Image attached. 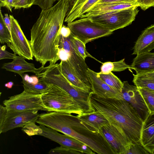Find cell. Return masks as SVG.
Returning a JSON list of instances; mask_svg holds the SVG:
<instances>
[{
  "mask_svg": "<svg viewBox=\"0 0 154 154\" xmlns=\"http://www.w3.org/2000/svg\"><path fill=\"white\" fill-rule=\"evenodd\" d=\"M69 6V0H60L52 7L42 10L31 29L29 41L35 60L44 67L60 60V30Z\"/></svg>",
  "mask_w": 154,
  "mask_h": 154,
  "instance_id": "1",
  "label": "cell"
},
{
  "mask_svg": "<svg viewBox=\"0 0 154 154\" xmlns=\"http://www.w3.org/2000/svg\"><path fill=\"white\" fill-rule=\"evenodd\" d=\"M36 123L71 137L86 145L98 154H113L111 147L100 132L88 129L76 116L49 112L39 115Z\"/></svg>",
  "mask_w": 154,
  "mask_h": 154,
  "instance_id": "2",
  "label": "cell"
},
{
  "mask_svg": "<svg viewBox=\"0 0 154 154\" xmlns=\"http://www.w3.org/2000/svg\"><path fill=\"white\" fill-rule=\"evenodd\" d=\"M90 103L93 111L100 112L109 123L120 128L131 143L140 142L143 121L129 103L123 99L103 98L93 93Z\"/></svg>",
  "mask_w": 154,
  "mask_h": 154,
  "instance_id": "3",
  "label": "cell"
},
{
  "mask_svg": "<svg viewBox=\"0 0 154 154\" xmlns=\"http://www.w3.org/2000/svg\"><path fill=\"white\" fill-rule=\"evenodd\" d=\"M37 76L40 80L58 85L65 90L81 106L85 113L93 112L90 103L92 92H87L72 85L62 73L59 63L49 64Z\"/></svg>",
  "mask_w": 154,
  "mask_h": 154,
  "instance_id": "4",
  "label": "cell"
},
{
  "mask_svg": "<svg viewBox=\"0 0 154 154\" xmlns=\"http://www.w3.org/2000/svg\"><path fill=\"white\" fill-rule=\"evenodd\" d=\"M51 84V88L42 94L46 111L74 114L85 113L81 106L69 93L60 86Z\"/></svg>",
  "mask_w": 154,
  "mask_h": 154,
  "instance_id": "5",
  "label": "cell"
},
{
  "mask_svg": "<svg viewBox=\"0 0 154 154\" xmlns=\"http://www.w3.org/2000/svg\"><path fill=\"white\" fill-rule=\"evenodd\" d=\"M71 33L85 45L89 42L112 34L113 32L88 17L67 23Z\"/></svg>",
  "mask_w": 154,
  "mask_h": 154,
  "instance_id": "6",
  "label": "cell"
},
{
  "mask_svg": "<svg viewBox=\"0 0 154 154\" xmlns=\"http://www.w3.org/2000/svg\"><path fill=\"white\" fill-rule=\"evenodd\" d=\"M38 110L18 111L0 106V134L36 122Z\"/></svg>",
  "mask_w": 154,
  "mask_h": 154,
  "instance_id": "7",
  "label": "cell"
},
{
  "mask_svg": "<svg viewBox=\"0 0 154 154\" xmlns=\"http://www.w3.org/2000/svg\"><path fill=\"white\" fill-rule=\"evenodd\" d=\"M137 7L105 12L88 17L113 32L131 24L139 11Z\"/></svg>",
  "mask_w": 154,
  "mask_h": 154,
  "instance_id": "8",
  "label": "cell"
},
{
  "mask_svg": "<svg viewBox=\"0 0 154 154\" xmlns=\"http://www.w3.org/2000/svg\"><path fill=\"white\" fill-rule=\"evenodd\" d=\"M42 94L23 91L21 93L4 100L3 104L8 109L18 111L44 110L45 107L42 102Z\"/></svg>",
  "mask_w": 154,
  "mask_h": 154,
  "instance_id": "9",
  "label": "cell"
},
{
  "mask_svg": "<svg viewBox=\"0 0 154 154\" xmlns=\"http://www.w3.org/2000/svg\"><path fill=\"white\" fill-rule=\"evenodd\" d=\"M36 135L43 136L59 143L60 146L77 150L81 154L96 153L86 145L78 140L44 126H38Z\"/></svg>",
  "mask_w": 154,
  "mask_h": 154,
  "instance_id": "10",
  "label": "cell"
},
{
  "mask_svg": "<svg viewBox=\"0 0 154 154\" xmlns=\"http://www.w3.org/2000/svg\"><path fill=\"white\" fill-rule=\"evenodd\" d=\"M59 47L63 48L68 53L69 58L67 61L70 66L80 79L92 90L88 72L89 68L85 60L76 52L69 37L65 38L60 35Z\"/></svg>",
  "mask_w": 154,
  "mask_h": 154,
  "instance_id": "11",
  "label": "cell"
},
{
  "mask_svg": "<svg viewBox=\"0 0 154 154\" xmlns=\"http://www.w3.org/2000/svg\"><path fill=\"white\" fill-rule=\"evenodd\" d=\"M11 27V41L8 46L14 53L28 60H33L32 54L29 41L23 32L18 23L12 15H10Z\"/></svg>",
  "mask_w": 154,
  "mask_h": 154,
  "instance_id": "12",
  "label": "cell"
},
{
  "mask_svg": "<svg viewBox=\"0 0 154 154\" xmlns=\"http://www.w3.org/2000/svg\"><path fill=\"white\" fill-rule=\"evenodd\" d=\"M100 132L110 145L113 154H124L131 143L123 130L115 125L109 123Z\"/></svg>",
  "mask_w": 154,
  "mask_h": 154,
  "instance_id": "13",
  "label": "cell"
},
{
  "mask_svg": "<svg viewBox=\"0 0 154 154\" xmlns=\"http://www.w3.org/2000/svg\"><path fill=\"white\" fill-rule=\"evenodd\" d=\"M122 94V99L131 105L144 122L150 113L138 88L124 81Z\"/></svg>",
  "mask_w": 154,
  "mask_h": 154,
  "instance_id": "14",
  "label": "cell"
},
{
  "mask_svg": "<svg viewBox=\"0 0 154 154\" xmlns=\"http://www.w3.org/2000/svg\"><path fill=\"white\" fill-rule=\"evenodd\" d=\"M88 72L93 94L103 98L123 99L122 93L106 83L99 76L97 72L89 68L88 69Z\"/></svg>",
  "mask_w": 154,
  "mask_h": 154,
  "instance_id": "15",
  "label": "cell"
},
{
  "mask_svg": "<svg viewBox=\"0 0 154 154\" xmlns=\"http://www.w3.org/2000/svg\"><path fill=\"white\" fill-rule=\"evenodd\" d=\"M99 0H69V8L64 21L68 23L81 18Z\"/></svg>",
  "mask_w": 154,
  "mask_h": 154,
  "instance_id": "16",
  "label": "cell"
},
{
  "mask_svg": "<svg viewBox=\"0 0 154 154\" xmlns=\"http://www.w3.org/2000/svg\"><path fill=\"white\" fill-rule=\"evenodd\" d=\"M23 57L19 56L11 62L4 63L2 67L8 71L13 72L20 75L26 72H32L38 75L45 69V67L41 66L37 69L34 64L26 61Z\"/></svg>",
  "mask_w": 154,
  "mask_h": 154,
  "instance_id": "17",
  "label": "cell"
},
{
  "mask_svg": "<svg viewBox=\"0 0 154 154\" xmlns=\"http://www.w3.org/2000/svg\"><path fill=\"white\" fill-rule=\"evenodd\" d=\"M140 6V5L138 2H113L96 4L90 8L81 18L89 17L105 12L120 10L134 7H138Z\"/></svg>",
  "mask_w": 154,
  "mask_h": 154,
  "instance_id": "18",
  "label": "cell"
},
{
  "mask_svg": "<svg viewBox=\"0 0 154 154\" xmlns=\"http://www.w3.org/2000/svg\"><path fill=\"white\" fill-rule=\"evenodd\" d=\"M154 49V25L147 27L140 35L133 48L132 54L150 52Z\"/></svg>",
  "mask_w": 154,
  "mask_h": 154,
  "instance_id": "19",
  "label": "cell"
},
{
  "mask_svg": "<svg viewBox=\"0 0 154 154\" xmlns=\"http://www.w3.org/2000/svg\"><path fill=\"white\" fill-rule=\"evenodd\" d=\"M129 70L134 69L136 74L154 72V52H147L137 55Z\"/></svg>",
  "mask_w": 154,
  "mask_h": 154,
  "instance_id": "20",
  "label": "cell"
},
{
  "mask_svg": "<svg viewBox=\"0 0 154 154\" xmlns=\"http://www.w3.org/2000/svg\"><path fill=\"white\" fill-rule=\"evenodd\" d=\"M140 141L151 154L154 152V114H149L143 122Z\"/></svg>",
  "mask_w": 154,
  "mask_h": 154,
  "instance_id": "21",
  "label": "cell"
},
{
  "mask_svg": "<svg viewBox=\"0 0 154 154\" xmlns=\"http://www.w3.org/2000/svg\"><path fill=\"white\" fill-rule=\"evenodd\" d=\"M76 116L88 129L95 132H99L102 127L109 123L103 114L96 111Z\"/></svg>",
  "mask_w": 154,
  "mask_h": 154,
  "instance_id": "22",
  "label": "cell"
},
{
  "mask_svg": "<svg viewBox=\"0 0 154 154\" xmlns=\"http://www.w3.org/2000/svg\"><path fill=\"white\" fill-rule=\"evenodd\" d=\"M59 64L62 73L72 85L87 92H92L91 89L78 78L67 61L61 60Z\"/></svg>",
  "mask_w": 154,
  "mask_h": 154,
  "instance_id": "23",
  "label": "cell"
},
{
  "mask_svg": "<svg viewBox=\"0 0 154 154\" xmlns=\"http://www.w3.org/2000/svg\"><path fill=\"white\" fill-rule=\"evenodd\" d=\"M133 75L132 81L138 88L154 91V72Z\"/></svg>",
  "mask_w": 154,
  "mask_h": 154,
  "instance_id": "24",
  "label": "cell"
},
{
  "mask_svg": "<svg viewBox=\"0 0 154 154\" xmlns=\"http://www.w3.org/2000/svg\"><path fill=\"white\" fill-rule=\"evenodd\" d=\"M130 65L127 64L125 59L114 62H106L102 63L100 73L107 74L111 72H119L130 69Z\"/></svg>",
  "mask_w": 154,
  "mask_h": 154,
  "instance_id": "25",
  "label": "cell"
},
{
  "mask_svg": "<svg viewBox=\"0 0 154 154\" xmlns=\"http://www.w3.org/2000/svg\"><path fill=\"white\" fill-rule=\"evenodd\" d=\"M24 91L36 94H42L48 91L51 88V84L39 80L36 84L28 83L22 80V82Z\"/></svg>",
  "mask_w": 154,
  "mask_h": 154,
  "instance_id": "26",
  "label": "cell"
},
{
  "mask_svg": "<svg viewBox=\"0 0 154 154\" xmlns=\"http://www.w3.org/2000/svg\"><path fill=\"white\" fill-rule=\"evenodd\" d=\"M99 76L108 85L119 92L122 93L123 82L112 72L103 74L98 72Z\"/></svg>",
  "mask_w": 154,
  "mask_h": 154,
  "instance_id": "27",
  "label": "cell"
},
{
  "mask_svg": "<svg viewBox=\"0 0 154 154\" xmlns=\"http://www.w3.org/2000/svg\"><path fill=\"white\" fill-rule=\"evenodd\" d=\"M69 38L76 52L85 60L86 57H89L102 63L91 55L87 51L85 45L74 36L72 33Z\"/></svg>",
  "mask_w": 154,
  "mask_h": 154,
  "instance_id": "28",
  "label": "cell"
},
{
  "mask_svg": "<svg viewBox=\"0 0 154 154\" xmlns=\"http://www.w3.org/2000/svg\"><path fill=\"white\" fill-rule=\"evenodd\" d=\"M146 104L148 109L149 113L154 114V91L147 89L138 88Z\"/></svg>",
  "mask_w": 154,
  "mask_h": 154,
  "instance_id": "29",
  "label": "cell"
},
{
  "mask_svg": "<svg viewBox=\"0 0 154 154\" xmlns=\"http://www.w3.org/2000/svg\"><path fill=\"white\" fill-rule=\"evenodd\" d=\"M1 7L0 10V41L2 44H8L11 41V33L7 27L4 21Z\"/></svg>",
  "mask_w": 154,
  "mask_h": 154,
  "instance_id": "30",
  "label": "cell"
},
{
  "mask_svg": "<svg viewBox=\"0 0 154 154\" xmlns=\"http://www.w3.org/2000/svg\"><path fill=\"white\" fill-rule=\"evenodd\" d=\"M151 154L142 144L141 142L131 143L129 149L124 154Z\"/></svg>",
  "mask_w": 154,
  "mask_h": 154,
  "instance_id": "31",
  "label": "cell"
},
{
  "mask_svg": "<svg viewBox=\"0 0 154 154\" xmlns=\"http://www.w3.org/2000/svg\"><path fill=\"white\" fill-rule=\"evenodd\" d=\"M50 154H79V151L60 146L51 149L48 152Z\"/></svg>",
  "mask_w": 154,
  "mask_h": 154,
  "instance_id": "32",
  "label": "cell"
},
{
  "mask_svg": "<svg viewBox=\"0 0 154 154\" xmlns=\"http://www.w3.org/2000/svg\"><path fill=\"white\" fill-rule=\"evenodd\" d=\"M6 45L0 47V60L6 59H14L17 56L16 54L8 52L6 50Z\"/></svg>",
  "mask_w": 154,
  "mask_h": 154,
  "instance_id": "33",
  "label": "cell"
},
{
  "mask_svg": "<svg viewBox=\"0 0 154 154\" xmlns=\"http://www.w3.org/2000/svg\"><path fill=\"white\" fill-rule=\"evenodd\" d=\"M138 2L140 5V7L144 11L151 7H154V0H138Z\"/></svg>",
  "mask_w": 154,
  "mask_h": 154,
  "instance_id": "34",
  "label": "cell"
},
{
  "mask_svg": "<svg viewBox=\"0 0 154 154\" xmlns=\"http://www.w3.org/2000/svg\"><path fill=\"white\" fill-rule=\"evenodd\" d=\"M138 0H99L96 4L109 3L113 2H124L128 3H136Z\"/></svg>",
  "mask_w": 154,
  "mask_h": 154,
  "instance_id": "35",
  "label": "cell"
},
{
  "mask_svg": "<svg viewBox=\"0 0 154 154\" xmlns=\"http://www.w3.org/2000/svg\"><path fill=\"white\" fill-rule=\"evenodd\" d=\"M59 55L60 60L62 61H67L69 58V54L62 47H59Z\"/></svg>",
  "mask_w": 154,
  "mask_h": 154,
  "instance_id": "36",
  "label": "cell"
},
{
  "mask_svg": "<svg viewBox=\"0 0 154 154\" xmlns=\"http://www.w3.org/2000/svg\"><path fill=\"white\" fill-rule=\"evenodd\" d=\"M71 33L70 28L68 26L63 25L60 30V35L65 38H68Z\"/></svg>",
  "mask_w": 154,
  "mask_h": 154,
  "instance_id": "37",
  "label": "cell"
},
{
  "mask_svg": "<svg viewBox=\"0 0 154 154\" xmlns=\"http://www.w3.org/2000/svg\"><path fill=\"white\" fill-rule=\"evenodd\" d=\"M35 0H23L18 9L21 8H27L30 7L33 5Z\"/></svg>",
  "mask_w": 154,
  "mask_h": 154,
  "instance_id": "38",
  "label": "cell"
},
{
  "mask_svg": "<svg viewBox=\"0 0 154 154\" xmlns=\"http://www.w3.org/2000/svg\"><path fill=\"white\" fill-rule=\"evenodd\" d=\"M4 19L5 23L11 34V21L9 16H8L7 14H5V17H4Z\"/></svg>",
  "mask_w": 154,
  "mask_h": 154,
  "instance_id": "39",
  "label": "cell"
},
{
  "mask_svg": "<svg viewBox=\"0 0 154 154\" xmlns=\"http://www.w3.org/2000/svg\"><path fill=\"white\" fill-rule=\"evenodd\" d=\"M14 0H6L5 7L11 12L12 11V9L14 8Z\"/></svg>",
  "mask_w": 154,
  "mask_h": 154,
  "instance_id": "40",
  "label": "cell"
},
{
  "mask_svg": "<svg viewBox=\"0 0 154 154\" xmlns=\"http://www.w3.org/2000/svg\"><path fill=\"white\" fill-rule=\"evenodd\" d=\"M23 0H14V9H18L19 7Z\"/></svg>",
  "mask_w": 154,
  "mask_h": 154,
  "instance_id": "41",
  "label": "cell"
},
{
  "mask_svg": "<svg viewBox=\"0 0 154 154\" xmlns=\"http://www.w3.org/2000/svg\"><path fill=\"white\" fill-rule=\"evenodd\" d=\"M32 77L33 79V82L32 84H37L39 82V79L38 77L37 76L33 75Z\"/></svg>",
  "mask_w": 154,
  "mask_h": 154,
  "instance_id": "42",
  "label": "cell"
},
{
  "mask_svg": "<svg viewBox=\"0 0 154 154\" xmlns=\"http://www.w3.org/2000/svg\"><path fill=\"white\" fill-rule=\"evenodd\" d=\"M14 85V82H9L5 85V86L8 89L11 88Z\"/></svg>",
  "mask_w": 154,
  "mask_h": 154,
  "instance_id": "43",
  "label": "cell"
},
{
  "mask_svg": "<svg viewBox=\"0 0 154 154\" xmlns=\"http://www.w3.org/2000/svg\"><path fill=\"white\" fill-rule=\"evenodd\" d=\"M6 0H0V7H5Z\"/></svg>",
  "mask_w": 154,
  "mask_h": 154,
  "instance_id": "44",
  "label": "cell"
},
{
  "mask_svg": "<svg viewBox=\"0 0 154 154\" xmlns=\"http://www.w3.org/2000/svg\"><path fill=\"white\" fill-rule=\"evenodd\" d=\"M153 154H154V152L153 153Z\"/></svg>",
  "mask_w": 154,
  "mask_h": 154,
  "instance_id": "45",
  "label": "cell"
}]
</instances>
